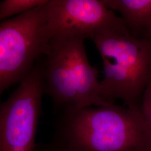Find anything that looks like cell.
<instances>
[{"instance_id":"ba28073f","label":"cell","mask_w":151,"mask_h":151,"mask_svg":"<svg viewBox=\"0 0 151 151\" xmlns=\"http://www.w3.org/2000/svg\"><path fill=\"white\" fill-rule=\"evenodd\" d=\"M48 0H4L0 2V20L22 15L45 4Z\"/></svg>"},{"instance_id":"30bf717a","label":"cell","mask_w":151,"mask_h":151,"mask_svg":"<svg viewBox=\"0 0 151 151\" xmlns=\"http://www.w3.org/2000/svg\"><path fill=\"white\" fill-rule=\"evenodd\" d=\"M143 33H144L145 38H147L151 41V22L147 25Z\"/></svg>"},{"instance_id":"9c48e42d","label":"cell","mask_w":151,"mask_h":151,"mask_svg":"<svg viewBox=\"0 0 151 151\" xmlns=\"http://www.w3.org/2000/svg\"><path fill=\"white\" fill-rule=\"evenodd\" d=\"M140 112L151 129V83L146 87L140 103Z\"/></svg>"},{"instance_id":"7a4b0ae2","label":"cell","mask_w":151,"mask_h":151,"mask_svg":"<svg viewBox=\"0 0 151 151\" xmlns=\"http://www.w3.org/2000/svg\"><path fill=\"white\" fill-rule=\"evenodd\" d=\"M85 39L78 36L51 38L37 61L44 93L52 100L54 112L114 104L103 95L98 70L87 56Z\"/></svg>"},{"instance_id":"8992f818","label":"cell","mask_w":151,"mask_h":151,"mask_svg":"<svg viewBox=\"0 0 151 151\" xmlns=\"http://www.w3.org/2000/svg\"><path fill=\"white\" fill-rule=\"evenodd\" d=\"M44 8L49 40L61 36L90 39L105 31L130 33L121 17L102 0H48Z\"/></svg>"},{"instance_id":"277c9868","label":"cell","mask_w":151,"mask_h":151,"mask_svg":"<svg viewBox=\"0 0 151 151\" xmlns=\"http://www.w3.org/2000/svg\"><path fill=\"white\" fill-rule=\"evenodd\" d=\"M44 5L0 24V93L20 83L43 54L49 39Z\"/></svg>"},{"instance_id":"6da1fadb","label":"cell","mask_w":151,"mask_h":151,"mask_svg":"<svg viewBox=\"0 0 151 151\" xmlns=\"http://www.w3.org/2000/svg\"><path fill=\"white\" fill-rule=\"evenodd\" d=\"M53 132L39 151H151V129L139 109L115 104L55 112Z\"/></svg>"},{"instance_id":"3957f363","label":"cell","mask_w":151,"mask_h":151,"mask_svg":"<svg viewBox=\"0 0 151 151\" xmlns=\"http://www.w3.org/2000/svg\"><path fill=\"white\" fill-rule=\"evenodd\" d=\"M90 39L103 60V95L113 104L120 99L127 108L139 109L151 83V40L116 31L98 32Z\"/></svg>"},{"instance_id":"52a82bcc","label":"cell","mask_w":151,"mask_h":151,"mask_svg":"<svg viewBox=\"0 0 151 151\" xmlns=\"http://www.w3.org/2000/svg\"><path fill=\"white\" fill-rule=\"evenodd\" d=\"M108 9L119 12L130 34L138 37L151 22V0H102Z\"/></svg>"},{"instance_id":"5b68a950","label":"cell","mask_w":151,"mask_h":151,"mask_svg":"<svg viewBox=\"0 0 151 151\" xmlns=\"http://www.w3.org/2000/svg\"><path fill=\"white\" fill-rule=\"evenodd\" d=\"M44 93L38 62L5 101L0 105V151H35Z\"/></svg>"}]
</instances>
